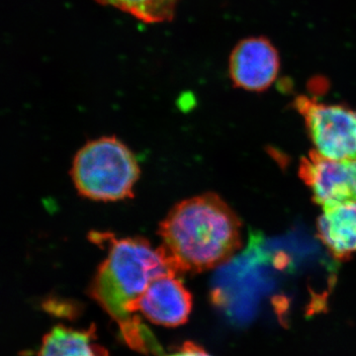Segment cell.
<instances>
[{"mask_svg": "<svg viewBox=\"0 0 356 356\" xmlns=\"http://www.w3.org/2000/svg\"><path fill=\"white\" fill-rule=\"evenodd\" d=\"M301 179L318 205L356 202V161H336L311 151L301 159Z\"/></svg>", "mask_w": 356, "mask_h": 356, "instance_id": "5b68a950", "label": "cell"}, {"mask_svg": "<svg viewBox=\"0 0 356 356\" xmlns=\"http://www.w3.org/2000/svg\"><path fill=\"white\" fill-rule=\"evenodd\" d=\"M140 175L132 149L116 137L89 140L74 156L70 170L79 195L96 202L133 198Z\"/></svg>", "mask_w": 356, "mask_h": 356, "instance_id": "3957f363", "label": "cell"}, {"mask_svg": "<svg viewBox=\"0 0 356 356\" xmlns=\"http://www.w3.org/2000/svg\"><path fill=\"white\" fill-rule=\"evenodd\" d=\"M107 238L108 254L89 285V296L116 323L129 348L146 355L165 356L158 339L131 313V307L152 281L177 273L161 248H154L146 238Z\"/></svg>", "mask_w": 356, "mask_h": 356, "instance_id": "6da1fadb", "label": "cell"}, {"mask_svg": "<svg viewBox=\"0 0 356 356\" xmlns=\"http://www.w3.org/2000/svg\"><path fill=\"white\" fill-rule=\"evenodd\" d=\"M38 356H109V353L98 343L95 325L88 330L57 325L44 337Z\"/></svg>", "mask_w": 356, "mask_h": 356, "instance_id": "9c48e42d", "label": "cell"}, {"mask_svg": "<svg viewBox=\"0 0 356 356\" xmlns=\"http://www.w3.org/2000/svg\"><path fill=\"white\" fill-rule=\"evenodd\" d=\"M295 108L305 120L315 151L336 161H356V112L301 95Z\"/></svg>", "mask_w": 356, "mask_h": 356, "instance_id": "277c9868", "label": "cell"}, {"mask_svg": "<svg viewBox=\"0 0 356 356\" xmlns=\"http://www.w3.org/2000/svg\"><path fill=\"white\" fill-rule=\"evenodd\" d=\"M192 303L191 293L177 274L168 273L149 283L146 291L131 307V313L136 316L140 312L154 325L175 327L188 321Z\"/></svg>", "mask_w": 356, "mask_h": 356, "instance_id": "52a82bcc", "label": "cell"}, {"mask_svg": "<svg viewBox=\"0 0 356 356\" xmlns=\"http://www.w3.org/2000/svg\"><path fill=\"white\" fill-rule=\"evenodd\" d=\"M317 232L332 257L339 261L350 259L356 254V202L323 207Z\"/></svg>", "mask_w": 356, "mask_h": 356, "instance_id": "ba28073f", "label": "cell"}, {"mask_svg": "<svg viewBox=\"0 0 356 356\" xmlns=\"http://www.w3.org/2000/svg\"><path fill=\"white\" fill-rule=\"evenodd\" d=\"M165 356H212L208 351L204 350L202 346L192 343V341H186L182 344L180 348H177L170 355Z\"/></svg>", "mask_w": 356, "mask_h": 356, "instance_id": "8fae6325", "label": "cell"}, {"mask_svg": "<svg viewBox=\"0 0 356 356\" xmlns=\"http://www.w3.org/2000/svg\"><path fill=\"white\" fill-rule=\"evenodd\" d=\"M102 6H113L146 23L172 20L179 0H95Z\"/></svg>", "mask_w": 356, "mask_h": 356, "instance_id": "30bf717a", "label": "cell"}, {"mask_svg": "<svg viewBox=\"0 0 356 356\" xmlns=\"http://www.w3.org/2000/svg\"><path fill=\"white\" fill-rule=\"evenodd\" d=\"M280 69L277 49L268 38L252 36L243 39L232 51L229 72L236 88L264 91L275 81Z\"/></svg>", "mask_w": 356, "mask_h": 356, "instance_id": "8992f818", "label": "cell"}, {"mask_svg": "<svg viewBox=\"0 0 356 356\" xmlns=\"http://www.w3.org/2000/svg\"><path fill=\"white\" fill-rule=\"evenodd\" d=\"M161 252L173 270L200 273L224 266L242 247V222L215 193L175 204L159 222Z\"/></svg>", "mask_w": 356, "mask_h": 356, "instance_id": "7a4b0ae2", "label": "cell"}]
</instances>
